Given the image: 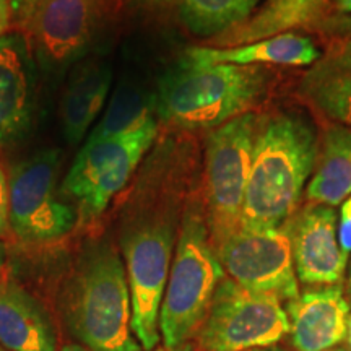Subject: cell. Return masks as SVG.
<instances>
[{"instance_id": "4fadbf2b", "label": "cell", "mask_w": 351, "mask_h": 351, "mask_svg": "<svg viewBox=\"0 0 351 351\" xmlns=\"http://www.w3.org/2000/svg\"><path fill=\"white\" fill-rule=\"evenodd\" d=\"M28 39L21 32L0 38V147L16 143L32 129L36 80Z\"/></svg>"}, {"instance_id": "603a6c76", "label": "cell", "mask_w": 351, "mask_h": 351, "mask_svg": "<svg viewBox=\"0 0 351 351\" xmlns=\"http://www.w3.org/2000/svg\"><path fill=\"white\" fill-rule=\"evenodd\" d=\"M339 243L346 256L351 252V195L341 204L339 221Z\"/></svg>"}, {"instance_id": "5b68a950", "label": "cell", "mask_w": 351, "mask_h": 351, "mask_svg": "<svg viewBox=\"0 0 351 351\" xmlns=\"http://www.w3.org/2000/svg\"><path fill=\"white\" fill-rule=\"evenodd\" d=\"M223 278L225 270L210 238L204 197L194 186L184 205L161 301L160 333L165 348H179L194 339Z\"/></svg>"}, {"instance_id": "83f0119b", "label": "cell", "mask_w": 351, "mask_h": 351, "mask_svg": "<svg viewBox=\"0 0 351 351\" xmlns=\"http://www.w3.org/2000/svg\"><path fill=\"white\" fill-rule=\"evenodd\" d=\"M7 276V249L5 244L0 243V282H3Z\"/></svg>"}, {"instance_id": "5bb4252c", "label": "cell", "mask_w": 351, "mask_h": 351, "mask_svg": "<svg viewBox=\"0 0 351 351\" xmlns=\"http://www.w3.org/2000/svg\"><path fill=\"white\" fill-rule=\"evenodd\" d=\"M350 301L340 285L309 288L287 302L289 335L296 351H327L346 339Z\"/></svg>"}, {"instance_id": "277c9868", "label": "cell", "mask_w": 351, "mask_h": 351, "mask_svg": "<svg viewBox=\"0 0 351 351\" xmlns=\"http://www.w3.org/2000/svg\"><path fill=\"white\" fill-rule=\"evenodd\" d=\"M269 86L263 65L204 64L182 54L158 82L153 111L178 130H213L251 112Z\"/></svg>"}, {"instance_id": "6da1fadb", "label": "cell", "mask_w": 351, "mask_h": 351, "mask_svg": "<svg viewBox=\"0 0 351 351\" xmlns=\"http://www.w3.org/2000/svg\"><path fill=\"white\" fill-rule=\"evenodd\" d=\"M192 153L165 142L137 176L119 217V247L132 298V330L145 351L160 343V309L184 205L195 186Z\"/></svg>"}, {"instance_id": "7a4b0ae2", "label": "cell", "mask_w": 351, "mask_h": 351, "mask_svg": "<svg viewBox=\"0 0 351 351\" xmlns=\"http://www.w3.org/2000/svg\"><path fill=\"white\" fill-rule=\"evenodd\" d=\"M70 335L91 351H142L132 330V298L122 256L108 239H90L77 254L59 295Z\"/></svg>"}, {"instance_id": "ffe728a7", "label": "cell", "mask_w": 351, "mask_h": 351, "mask_svg": "<svg viewBox=\"0 0 351 351\" xmlns=\"http://www.w3.org/2000/svg\"><path fill=\"white\" fill-rule=\"evenodd\" d=\"M351 195V127L333 125L326 132L317 165L307 182L309 204L337 207Z\"/></svg>"}, {"instance_id": "d590c367", "label": "cell", "mask_w": 351, "mask_h": 351, "mask_svg": "<svg viewBox=\"0 0 351 351\" xmlns=\"http://www.w3.org/2000/svg\"><path fill=\"white\" fill-rule=\"evenodd\" d=\"M0 351H7V350H5V348H3V346H2V345H0Z\"/></svg>"}, {"instance_id": "484cf974", "label": "cell", "mask_w": 351, "mask_h": 351, "mask_svg": "<svg viewBox=\"0 0 351 351\" xmlns=\"http://www.w3.org/2000/svg\"><path fill=\"white\" fill-rule=\"evenodd\" d=\"M324 29L339 34L340 38H351V15H339L324 20Z\"/></svg>"}, {"instance_id": "7402d4cb", "label": "cell", "mask_w": 351, "mask_h": 351, "mask_svg": "<svg viewBox=\"0 0 351 351\" xmlns=\"http://www.w3.org/2000/svg\"><path fill=\"white\" fill-rule=\"evenodd\" d=\"M152 112H155L153 106L145 104L142 96L129 90V88H122L114 95L106 112L103 114L98 124L90 130L88 137H104V135L121 134V132H125L137 125Z\"/></svg>"}, {"instance_id": "cb8c5ba5", "label": "cell", "mask_w": 351, "mask_h": 351, "mask_svg": "<svg viewBox=\"0 0 351 351\" xmlns=\"http://www.w3.org/2000/svg\"><path fill=\"white\" fill-rule=\"evenodd\" d=\"M46 0H10L12 21L23 26L26 20L33 15V12Z\"/></svg>"}, {"instance_id": "8992f818", "label": "cell", "mask_w": 351, "mask_h": 351, "mask_svg": "<svg viewBox=\"0 0 351 351\" xmlns=\"http://www.w3.org/2000/svg\"><path fill=\"white\" fill-rule=\"evenodd\" d=\"M156 137L155 112L121 134L86 137L60 186V194L77 210L78 221L91 223L106 212L132 181Z\"/></svg>"}, {"instance_id": "4316f807", "label": "cell", "mask_w": 351, "mask_h": 351, "mask_svg": "<svg viewBox=\"0 0 351 351\" xmlns=\"http://www.w3.org/2000/svg\"><path fill=\"white\" fill-rule=\"evenodd\" d=\"M12 25L10 0H0V38L8 33Z\"/></svg>"}, {"instance_id": "ac0fdd59", "label": "cell", "mask_w": 351, "mask_h": 351, "mask_svg": "<svg viewBox=\"0 0 351 351\" xmlns=\"http://www.w3.org/2000/svg\"><path fill=\"white\" fill-rule=\"evenodd\" d=\"M184 54L204 64L307 67L319 59L320 51L313 39L291 32L241 46L191 47Z\"/></svg>"}, {"instance_id": "1f68e13d", "label": "cell", "mask_w": 351, "mask_h": 351, "mask_svg": "<svg viewBox=\"0 0 351 351\" xmlns=\"http://www.w3.org/2000/svg\"><path fill=\"white\" fill-rule=\"evenodd\" d=\"M156 351H192V346L191 345H182V346H179V348H161V350H156Z\"/></svg>"}, {"instance_id": "8d00e7d4", "label": "cell", "mask_w": 351, "mask_h": 351, "mask_svg": "<svg viewBox=\"0 0 351 351\" xmlns=\"http://www.w3.org/2000/svg\"><path fill=\"white\" fill-rule=\"evenodd\" d=\"M327 351H340V350H327Z\"/></svg>"}, {"instance_id": "836d02e7", "label": "cell", "mask_w": 351, "mask_h": 351, "mask_svg": "<svg viewBox=\"0 0 351 351\" xmlns=\"http://www.w3.org/2000/svg\"><path fill=\"white\" fill-rule=\"evenodd\" d=\"M346 291H348V296L351 298V265L348 270V278H346Z\"/></svg>"}, {"instance_id": "ba28073f", "label": "cell", "mask_w": 351, "mask_h": 351, "mask_svg": "<svg viewBox=\"0 0 351 351\" xmlns=\"http://www.w3.org/2000/svg\"><path fill=\"white\" fill-rule=\"evenodd\" d=\"M289 335L287 307L278 298L221 280L192 351H251L280 343Z\"/></svg>"}, {"instance_id": "e0dca14e", "label": "cell", "mask_w": 351, "mask_h": 351, "mask_svg": "<svg viewBox=\"0 0 351 351\" xmlns=\"http://www.w3.org/2000/svg\"><path fill=\"white\" fill-rule=\"evenodd\" d=\"M112 85L111 65L101 59L78 62L60 101V127L70 145H78L106 104Z\"/></svg>"}, {"instance_id": "2e32d148", "label": "cell", "mask_w": 351, "mask_h": 351, "mask_svg": "<svg viewBox=\"0 0 351 351\" xmlns=\"http://www.w3.org/2000/svg\"><path fill=\"white\" fill-rule=\"evenodd\" d=\"M0 345L8 351H59L49 313L10 276L0 282Z\"/></svg>"}, {"instance_id": "44dd1931", "label": "cell", "mask_w": 351, "mask_h": 351, "mask_svg": "<svg viewBox=\"0 0 351 351\" xmlns=\"http://www.w3.org/2000/svg\"><path fill=\"white\" fill-rule=\"evenodd\" d=\"M261 0H176L182 25L197 38H219L244 23Z\"/></svg>"}, {"instance_id": "f1b7e54d", "label": "cell", "mask_w": 351, "mask_h": 351, "mask_svg": "<svg viewBox=\"0 0 351 351\" xmlns=\"http://www.w3.org/2000/svg\"><path fill=\"white\" fill-rule=\"evenodd\" d=\"M337 10L340 15H351V0H337Z\"/></svg>"}, {"instance_id": "9c48e42d", "label": "cell", "mask_w": 351, "mask_h": 351, "mask_svg": "<svg viewBox=\"0 0 351 351\" xmlns=\"http://www.w3.org/2000/svg\"><path fill=\"white\" fill-rule=\"evenodd\" d=\"M60 153L44 148L13 166L8 176V225L26 244L65 238L78 223L77 210L57 191Z\"/></svg>"}, {"instance_id": "f546056e", "label": "cell", "mask_w": 351, "mask_h": 351, "mask_svg": "<svg viewBox=\"0 0 351 351\" xmlns=\"http://www.w3.org/2000/svg\"><path fill=\"white\" fill-rule=\"evenodd\" d=\"M135 2L142 3V5H148V7H160V5H166L169 0H135Z\"/></svg>"}, {"instance_id": "7c38bea8", "label": "cell", "mask_w": 351, "mask_h": 351, "mask_svg": "<svg viewBox=\"0 0 351 351\" xmlns=\"http://www.w3.org/2000/svg\"><path fill=\"white\" fill-rule=\"evenodd\" d=\"M298 282L314 287L340 285L348 256L341 251L337 212L328 205L309 204L287 225Z\"/></svg>"}, {"instance_id": "d4e9b609", "label": "cell", "mask_w": 351, "mask_h": 351, "mask_svg": "<svg viewBox=\"0 0 351 351\" xmlns=\"http://www.w3.org/2000/svg\"><path fill=\"white\" fill-rule=\"evenodd\" d=\"M8 230V178L0 166V238L7 236Z\"/></svg>"}, {"instance_id": "4dcf8cb0", "label": "cell", "mask_w": 351, "mask_h": 351, "mask_svg": "<svg viewBox=\"0 0 351 351\" xmlns=\"http://www.w3.org/2000/svg\"><path fill=\"white\" fill-rule=\"evenodd\" d=\"M60 351H91V350H88V348H85V346H82V345H78V343H73V345L64 346V348L60 350Z\"/></svg>"}, {"instance_id": "30bf717a", "label": "cell", "mask_w": 351, "mask_h": 351, "mask_svg": "<svg viewBox=\"0 0 351 351\" xmlns=\"http://www.w3.org/2000/svg\"><path fill=\"white\" fill-rule=\"evenodd\" d=\"M111 0H46L21 26L46 73L75 67L99 36Z\"/></svg>"}, {"instance_id": "52a82bcc", "label": "cell", "mask_w": 351, "mask_h": 351, "mask_svg": "<svg viewBox=\"0 0 351 351\" xmlns=\"http://www.w3.org/2000/svg\"><path fill=\"white\" fill-rule=\"evenodd\" d=\"M257 129L258 117L245 112L210 130L205 140L202 197L215 251L239 230Z\"/></svg>"}, {"instance_id": "3957f363", "label": "cell", "mask_w": 351, "mask_h": 351, "mask_svg": "<svg viewBox=\"0 0 351 351\" xmlns=\"http://www.w3.org/2000/svg\"><path fill=\"white\" fill-rule=\"evenodd\" d=\"M317 156V134L301 114H276L258 125L239 230L287 225L298 212Z\"/></svg>"}, {"instance_id": "8fae6325", "label": "cell", "mask_w": 351, "mask_h": 351, "mask_svg": "<svg viewBox=\"0 0 351 351\" xmlns=\"http://www.w3.org/2000/svg\"><path fill=\"white\" fill-rule=\"evenodd\" d=\"M228 278L239 287L289 302L300 295L287 228L238 230L217 247Z\"/></svg>"}, {"instance_id": "9a60e30c", "label": "cell", "mask_w": 351, "mask_h": 351, "mask_svg": "<svg viewBox=\"0 0 351 351\" xmlns=\"http://www.w3.org/2000/svg\"><path fill=\"white\" fill-rule=\"evenodd\" d=\"M298 91L327 119L351 127V38H337L301 78Z\"/></svg>"}, {"instance_id": "d6986e66", "label": "cell", "mask_w": 351, "mask_h": 351, "mask_svg": "<svg viewBox=\"0 0 351 351\" xmlns=\"http://www.w3.org/2000/svg\"><path fill=\"white\" fill-rule=\"evenodd\" d=\"M327 0H265L256 12L232 32L217 39V47L241 46L261 41L320 21Z\"/></svg>"}, {"instance_id": "e575fe53", "label": "cell", "mask_w": 351, "mask_h": 351, "mask_svg": "<svg viewBox=\"0 0 351 351\" xmlns=\"http://www.w3.org/2000/svg\"><path fill=\"white\" fill-rule=\"evenodd\" d=\"M251 351H285L283 348H278V346H267V348H257Z\"/></svg>"}, {"instance_id": "d6a6232c", "label": "cell", "mask_w": 351, "mask_h": 351, "mask_svg": "<svg viewBox=\"0 0 351 351\" xmlns=\"http://www.w3.org/2000/svg\"><path fill=\"white\" fill-rule=\"evenodd\" d=\"M346 343H348V350L351 351V313L348 317V327H346Z\"/></svg>"}]
</instances>
